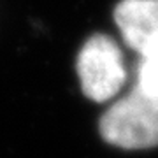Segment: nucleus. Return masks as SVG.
<instances>
[{
  "label": "nucleus",
  "mask_w": 158,
  "mask_h": 158,
  "mask_svg": "<svg viewBox=\"0 0 158 158\" xmlns=\"http://www.w3.org/2000/svg\"><path fill=\"white\" fill-rule=\"evenodd\" d=\"M104 139L125 149L158 146V95L135 88L107 109L100 121Z\"/></svg>",
  "instance_id": "f257e3e1"
},
{
  "label": "nucleus",
  "mask_w": 158,
  "mask_h": 158,
  "mask_svg": "<svg viewBox=\"0 0 158 158\" xmlns=\"http://www.w3.org/2000/svg\"><path fill=\"white\" fill-rule=\"evenodd\" d=\"M81 88L88 98L104 102L121 90L127 72L118 44L107 35H93L77 56Z\"/></svg>",
  "instance_id": "f03ea898"
},
{
  "label": "nucleus",
  "mask_w": 158,
  "mask_h": 158,
  "mask_svg": "<svg viewBox=\"0 0 158 158\" xmlns=\"http://www.w3.org/2000/svg\"><path fill=\"white\" fill-rule=\"evenodd\" d=\"M114 21L127 46L141 56L158 49V0H121Z\"/></svg>",
  "instance_id": "7ed1b4c3"
},
{
  "label": "nucleus",
  "mask_w": 158,
  "mask_h": 158,
  "mask_svg": "<svg viewBox=\"0 0 158 158\" xmlns=\"http://www.w3.org/2000/svg\"><path fill=\"white\" fill-rule=\"evenodd\" d=\"M135 88L149 95H158V49L141 56Z\"/></svg>",
  "instance_id": "20e7f679"
}]
</instances>
